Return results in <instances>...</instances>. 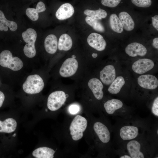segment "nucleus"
Segmentation results:
<instances>
[{
    "label": "nucleus",
    "instance_id": "19",
    "mask_svg": "<svg viewBox=\"0 0 158 158\" xmlns=\"http://www.w3.org/2000/svg\"><path fill=\"white\" fill-rule=\"evenodd\" d=\"M118 16L125 30L127 31H130L134 29V22L128 13L125 11L121 12L119 14Z\"/></svg>",
    "mask_w": 158,
    "mask_h": 158
},
{
    "label": "nucleus",
    "instance_id": "14",
    "mask_svg": "<svg viewBox=\"0 0 158 158\" xmlns=\"http://www.w3.org/2000/svg\"><path fill=\"white\" fill-rule=\"evenodd\" d=\"M147 51V49L143 45L135 42L129 44L125 49L126 54L131 57L138 56H143L146 54Z\"/></svg>",
    "mask_w": 158,
    "mask_h": 158
},
{
    "label": "nucleus",
    "instance_id": "27",
    "mask_svg": "<svg viewBox=\"0 0 158 158\" xmlns=\"http://www.w3.org/2000/svg\"><path fill=\"white\" fill-rule=\"evenodd\" d=\"M85 21L88 25L96 31L101 32H104L105 30L104 26L98 20L87 16L85 18Z\"/></svg>",
    "mask_w": 158,
    "mask_h": 158
},
{
    "label": "nucleus",
    "instance_id": "32",
    "mask_svg": "<svg viewBox=\"0 0 158 158\" xmlns=\"http://www.w3.org/2000/svg\"><path fill=\"white\" fill-rule=\"evenodd\" d=\"M80 110V106L77 104H71L68 107V111L71 114L74 115L78 113Z\"/></svg>",
    "mask_w": 158,
    "mask_h": 158
},
{
    "label": "nucleus",
    "instance_id": "30",
    "mask_svg": "<svg viewBox=\"0 0 158 158\" xmlns=\"http://www.w3.org/2000/svg\"><path fill=\"white\" fill-rule=\"evenodd\" d=\"M121 0H102V4L110 8H114L118 5Z\"/></svg>",
    "mask_w": 158,
    "mask_h": 158
},
{
    "label": "nucleus",
    "instance_id": "26",
    "mask_svg": "<svg viewBox=\"0 0 158 158\" xmlns=\"http://www.w3.org/2000/svg\"><path fill=\"white\" fill-rule=\"evenodd\" d=\"M84 13L85 15L97 20L105 18L107 15V12L104 10L102 9L96 10L87 9L84 11Z\"/></svg>",
    "mask_w": 158,
    "mask_h": 158
},
{
    "label": "nucleus",
    "instance_id": "33",
    "mask_svg": "<svg viewBox=\"0 0 158 158\" xmlns=\"http://www.w3.org/2000/svg\"><path fill=\"white\" fill-rule=\"evenodd\" d=\"M36 9L39 13L44 11L46 9L45 4L42 1H39L37 5Z\"/></svg>",
    "mask_w": 158,
    "mask_h": 158
},
{
    "label": "nucleus",
    "instance_id": "3",
    "mask_svg": "<svg viewBox=\"0 0 158 158\" xmlns=\"http://www.w3.org/2000/svg\"><path fill=\"white\" fill-rule=\"evenodd\" d=\"M105 111L109 115L118 116L124 119H129L133 117V112L126 107L121 100L112 99L106 101L104 104Z\"/></svg>",
    "mask_w": 158,
    "mask_h": 158
},
{
    "label": "nucleus",
    "instance_id": "11",
    "mask_svg": "<svg viewBox=\"0 0 158 158\" xmlns=\"http://www.w3.org/2000/svg\"><path fill=\"white\" fill-rule=\"evenodd\" d=\"M154 66V62L152 60L143 59L138 60L134 62L132 66V69L136 73L142 74L151 70Z\"/></svg>",
    "mask_w": 158,
    "mask_h": 158
},
{
    "label": "nucleus",
    "instance_id": "16",
    "mask_svg": "<svg viewBox=\"0 0 158 158\" xmlns=\"http://www.w3.org/2000/svg\"><path fill=\"white\" fill-rule=\"evenodd\" d=\"M74 13V9L70 3H66L62 5L56 11L55 16L59 20H63L71 17Z\"/></svg>",
    "mask_w": 158,
    "mask_h": 158
},
{
    "label": "nucleus",
    "instance_id": "13",
    "mask_svg": "<svg viewBox=\"0 0 158 158\" xmlns=\"http://www.w3.org/2000/svg\"><path fill=\"white\" fill-rule=\"evenodd\" d=\"M138 83L141 87L146 89L154 90L158 86V80L155 76L150 74L140 76L138 78Z\"/></svg>",
    "mask_w": 158,
    "mask_h": 158
},
{
    "label": "nucleus",
    "instance_id": "28",
    "mask_svg": "<svg viewBox=\"0 0 158 158\" xmlns=\"http://www.w3.org/2000/svg\"><path fill=\"white\" fill-rule=\"evenodd\" d=\"M38 12L36 8H28L26 11V13L28 17L33 21L37 20L39 18Z\"/></svg>",
    "mask_w": 158,
    "mask_h": 158
},
{
    "label": "nucleus",
    "instance_id": "38",
    "mask_svg": "<svg viewBox=\"0 0 158 158\" xmlns=\"http://www.w3.org/2000/svg\"><path fill=\"white\" fill-rule=\"evenodd\" d=\"M75 55H73L72 57L73 58H75Z\"/></svg>",
    "mask_w": 158,
    "mask_h": 158
},
{
    "label": "nucleus",
    "instance_id": "1",
    "mask_svg": "<svg viewBox=\"0 0 158 158\" xmlns=\"http://www.w3.org/2000/svg\"><path fill=\"white\" fill-rule=\"evenodd\" d=\"M116 119V123L112 126V132L118 149L128 141L148 132L151 127L148 121L134 117L129 119L120 117Z\"/></svg>",
    "mask_w": 158,
    "mask_h": 158
},
{
    "label": "nucleus",
    "instance_id": "23",
    "mask_svg": "<svg viewBox=\"0 0 158 158\" xmlns=\"http://www.w3.org/2000/svg\"><path fill=\"white\" fill-rule=\"evenodd\" d=\"M72 44V39L68 35L63 34L60 36L58 43L59 50L61 51H68L71 49Z\"/></svg>",
    "mask_w": 158,
    "mask_h": 158
},
{
    "label": "nucleus",
    "instance_id": "29",
    "mask_svg": "<svg viewBox=\"0 0 158 158\" xmlns=\"http://www.w3.org/2000/svg\"><path fill=\"white\" fill-rule=\"evenodd\" d=\"M131 1L135 6L142 8L148 7L152 4L151 0H131Z\"/></svg>",
    "mask_w": 158,
    "mask_h": 158
},
{
    "label": "nucleus",
    "instance_id": "15",
    "mask_svg": "<svg viewBox=\"0 0 158 158\" xmlns=\"http://www.w3.org/2000/svg\"><path fill=\"white\" fill-rule=\"evenodd\" d=\"M116 71L114 66L109 65L105 66L100 72V79L102 82L107 85L111 84L116 77Z\"/></svg>",
    "mask_w": 158,
    "mask_h": 158
},
{
    "label": "nucleus",
    "instance_id": "18",
    "mask_svg": "<svg viewBox=\"0 0 158 158\" xmlns=\"http://www.w3.org/2000/svg\"><path fill=\"white\" fill-rule=\"evenodd\" d=\"M44 46L46 51L50 54H54L56 51L58 47L56 37L53 34H50L45 38Z\"/></svg>",
    "mask_w": 158,
    "mask_h": 158
},
{
    "label": "nucleus",
    "instance_id": "22",
    "mask_svg": "<svg viewBox=\"0 0 158 158\" xmlns=\"http://www.w3.org/2000/svg\"><path fill=\"white\" fill-rule=\"evenodd\" d=\"M55 152L53 149L47 147L38 148L32 152L33 156L37 158H53Z\"/></svg>",
    "mask_w": 158,
    "mask_h": 158
},
{
    "label": "nucleus",
    "instance_id": "10",
    "mask_svg": "<svg viewBox=\"0 0 158 158\" xmlns=\"http://www.w3.org/2000/svg\"><path fill=\"white\" fill-rule=\"evenodd\" d=\"M78 67V63L75 58H68L63 63L59 70L60 75L63 77H68L74 74Z\"/></svg>",
    "mask_w": 158,
    "mask_h": 158
},
{
    "label": "nucleus",
    "instance_id": "37",
    "mask_svg": "<svg viewBox=\"0 0 158 158\" xmlns=\"http://www.w3.org/2000/svg\"><path fill=\"white\" fill-rule=\"evenodd\" d=\"M92 56L93 57L96 58L97 56V54L96 53H93Z\"/></svg>",
    "mask_w": 158,
    "mask_h": 158
},
{
    "label": "nucleus",
    "instance_id": "9",
    "mask_svg": "<svg viewBox=\"0 0 158 158\" xmlns=\"http://www.w3.org/2000/svg\"><path fill=\"white\" fill-rule=\"evenodd\" d=\"M67 97V95L63 91H58L52 92L48 98V108L51 111L59 109L64 104Z\"/></svg>",
    "mask_w": 158,
    "mask_h": 158
},
{
    "label": "nucleus",
    "instance_id": "7",
    "mask_svg": "<svg viewBox=\"0 0 158 158\" xmlns=\"http://www.w3.org/2000/svg\"><path fill=\"white\" fill-rule=\"evenodd\" d=\"M87 124L86 119L80 115H77L74 118L70 126V134L73 140H78L82 138Z\"/></svg>",
    "mask_w": 158,
    "mask_h": 158
},
{
    "label": "nucleus",
    "instance_id": "12",
    "mask_svg": "<svg viewBox=\"0 0 158 158\" xmlns=\"http://www.w3.org/2000/svg\"><path fill=\"white\" fill-rule=\"evenodd\" d=\"M87 41L90 46L99 51L104 50L107 45L106 42L102 36L95 32L91 33L88 36Z\"/></svg>",
    "mask_w": 158,
    "mask_h": 158
},
{
    "label": "nucleus",
    "instance_id": "5",
    "mask_svg": "<svg viewBox=\"0 0 158 158\" xmlns=\"http://www.w3.org/2000/svg\"><path fill=\"white\" fill-rule=\"evenodd\" d=\"M44 83L41 77L39 75H30L27 78L23 85L24 91L30 94L40 92L43 89Z\"/></svg>",
    "mask_w": 158,
    "mask_h": 158
},
{
    "label": "nucleus",
    "instance_id": "4",
    "mask_svg": "<svg viewBox=\"0 0 158 158\" xmlns=\"http://www.w3.org/2000/svg\"><path fill=\"white\" fill-rule=\"evenodd\" d=\"M22 35L23 40L26 43L23 49L25 54L29 58L34 57L36 54L35 45L37 37L36 31L32 28H29L23 32Z\"/></svg>",
    "mask_w": 158,
    "mask_h": 158
},
{
    "label": "nucleus",
    "instance_id": "24",
    "mask_svg": "<svg viewBox=\"0 0 158 158\" xmlns=\"http://www.w3.org/2000/svg\"><path fill=\"white\" fill-rule=\"evenodd\" d=\"M125 83L124 78L122 76H118L111 84L108 88V91L111 94H117L119 93Z\"/></svg>",
    "mask_w": 158,
    "mask_h": 158
},
{
    "label": "nucleus",
    "instance_id": "36",
    "mask_svg": "<svg viewBox=\"0 0 158 158\" xmlns=\"http://www.w3.org/2000/svg\"><path fill=\"white\" fill-rule=\"evenodd\" d=\"M152 45L156 49H158V38H154L153 40Z\"/></svg>",
    "mask_w": 158,
    "mask_h": 158
},
{
    "label": "nucleus",
    "instance_id": "8",
    "mask_svg": "<svg viewBox=\"0 0 158 158\" xmlns=\"http://www.w3.org/2000/svg\"><path fill=\"white\" fill-rule=\"evenodd\" d=\"M94 131L99 141L105 144L110 145L112 126H108L100 121L95 122L93 126Z\"/></svg>",
    "mask_w": 158,
    "mask_h": 158
},
{
    "label": "nucleus",
    "instance_id": "34",
    "mask_svg": "<svg viewBox=\"0 0 158 158\" xmlns=\"http://www.w3.org/2000/svg\"><path fill=\"white\" fill-rule=\"evenodd\" d=\"M152 24L154 27L158 31V16H154L152 18Z\"/></svg>",
    "mask_w": 158,
    "mask_h": 158
},
{
    "label": "nucleus",
    "instance_id": "25",
    "mask_svg": "<svg viewBox=\"0 0 158 158\" xmlns=\"http://www.w3.org/2000/svg\"><path fill=\"white\" fill-rule=\"evenodd\" d=\"M110 25L112 30L114 32L121 33L123 31V28L119 18L115 14H111L109 18Z\"/></svg>",
    "mask_w": 158,
    "mask_h": 158
},
{
    "label": "nucleus",
    "instance_id": "35",
    "mask_svg": "<svg viewBox=\"0 0 158 158\" xmlns=\"http://www.w3.org/2000/svg\"><path fill=\"white\" fill-rule=\"evenodd\" d=\"M5 99V95L4 93L0 91V108L3 105Z\"/></svg>",
    "mask_w": 158,
    "mask_h": 158
},
{
    "label": "nucleus",
    "instance_id": "2",
    "mask_svg": "<svg viewBox=\"0 0 158 158\" xmlns=\"http://www.w3.org/2000/svg\"><path fill=\"white\" fill-rule=\"evenodd\" d=\"M148 132L128 141L120 148L127 152L131 158H151L154 155L157 145Z\"/></svg>",
    "mask_w": 158,
    "mask_h": 158
},
{
    "label": "nucleus",
    "instance_id": "6",
    "mask_svg": "<svg viewBox=\"0 0 158 158\" xmlns=\"http://www.w3.org/2000/svg\"><path fill=\"white\" fill-rule=\"evenodd\" d=\"M0 65L2 67L16 71L22 68L23 63L18 57H13L10 51L4 50L0 54Z\"/></svg>",
    "mask_w": 158,
    "mask_h": 158
},
{
    "label": "nucleus",
    "instance_id": "20",
    "mask_svg": "<svg viewBox=\"0 0 158 158\" xmlns=\"http://www.w3.org/2000/svg\"><path fill=\"white\" fill-rule=\"evenodd\" d=\"M17 126L16 121L11 118H8L3 121L0 120V132L11 133L16 129Z\"/></svg>",
    "mask_w": 158,
    "mask_h": 158
},
{
    "label": "nucleus",
    "instance_id": "17",
    "mask_svg": "<svg viewBox=\"0 0 158 158\" xmlns=\"http://www.w3.org/2000/svg\"><path fill=\"white\" fill-rule=\"evenodd\" d=\"M88 85L95 98L98 100L102 99L104 95L103 86L101 81L97 78H92L88 81Z\"/></svg>",
    "mask_w": 158,
    "mask_h": 158
},
{
    "label": "nucleus",
    "instance_id": "21",
    "mask_svg": "<svg viewBox=\"0 0 158 158\" xmlns=\"http://www.w3.org/2000/svg\"><path fill=\"white\" fill-rule=\"evenodd\" d=\"M8 27L13 32L17 30L18 25L15 22L7 20L3 12L0 10V30L7 31Z\"/></svg>",
    "mask_w": 158,
    "mask_h": 158
},
{
    "label": "nucleus",
    "instance_id": "31",
    "mask_svg": "<svg viewBox=\"0 0 158 158\" xmlns=\"http://www.w3.org/2000/svg\"><path fill=\"white\" fill-rule=\"evenodd\" d=\"M150 110L152 115L155 117H158V97H156L152 103Z\"/></svg>",
    "mask_w": 158,
    "mask_h": 158
}]
</instances>
